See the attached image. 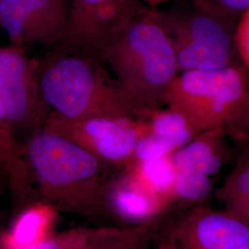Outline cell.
<instances>
[{"label":"cell","mask_w":249,"mask_h":249,"mask_svg":"<svg viewBox=\"0 0 249 249\" xmlns=\"http://www.w3.org/2000/svg\"><path fill=\"white\" fill-rule=\"evenodd\" d=\"M0 102L19 144L43 129L51 113L41 92L38 60L24 47L0 46Z\"/></svg>","instance_id":"8992f818"},{"label":"cell","mask_w":249,"mask_h":249,"mask_svg":"<svg viewBox=\"0 0 249 249\" xmlns=\"http://www.w3.org/2000/svg\"><path fill=\"white\" fill-rule=\"evenodd\" d=\"M178 249H249V225L228 210L196 205L168 232Z\"/></svg>","instance_id":"9c48e42d"},{"label":"cell","mask_w":249,"mask_h":249,"mask_svg":"<svg viewBox=\"0 0 249 249\" xmlns=\"http://www.w3.org/2000/svg\"><path fill=\"white\" fill-rule=\"evenodd\" d=\"M228 135L224 126H218L198 134L192 141L172 155L177 173L211 177L227 160Z\"/></svg>","instance_id":"30bf717a"},{"label":"cell","mask_w":249,"mask_h":249,"mask_svg":"<svg viewBox=\"0 0 249 249\" xmlns=\"http://www.w3.org/2000/svg\"><path fill=\"white\" fill-rule=\"evenodd\" d=\"M165 212L131 226H105L95 236L70 249H150Z\"/></svg>","instance_id":"5bb4252c"},{"label":"cell","mask_w":249,"mask_h":249,"mask_svg":"<svg viewBox=\"0 0 249 249\" xmlns=\"http://www.w3.org/2000/svg\"><path fill=\"white\" fill-rule=\"evenodd\" d=\"M224 128L228 136L249 142V99Z\"/></svg>","instance_id":"44dd1931"},{"label":"cell","mask_w":249,"mask_h":249,"mask_svg":"<svg viewBox=\"0 0 249 249\" xmlns=\"http://www.w3.org/2000/svg\"><path fill=\"white\" fill-rule=\"evenodd\" d=\"M0 184H2V183H1V182H0Z\"/></svg>","instance_id":"83f0119b"},{"label":"cell","mask_w":249,"mask_h":249,"mask_svg":"<svg viewBox=\"0 0 249 249\" xmlns=\"http://www.w3.org/2000/svg\"><path fill=\"white\" fill-rule=\"evenodd\" d=\"M238 217H240L244 222H246L249 225V207Z\"/></svg>","instance_id":"d4e9b609"},{"label":"cell","mask_w":249,"mask_h":249,"mask_svg":"<svg viewBox=\"0 0 249 249\" xmlns=\"http://www.w3.org/2000/svg\"><path fill=\"white\" fill-rule=\"evenodd\" d=\"M249 69L243 64L214 71L181 72L163 96L201 133L224 126L249 99Z\"/></svg>","instance_id":"5b68a950"},{"label":"cell","mask_w":249,"mask_h":249,"mask_svg":"<svg viewBox=\"0 0 249 249\" xmlns=\"http://www.w3.org/2000/svg\"><path fill=\"white\" fill-rule=\"evenodd\" d=\"M56 211L41 200H35L16 216L8 230L0 233V249H25L51 233Z\"/></svg>","instance_id":"7c38bea8"},{"label":"cell","mask_w":249,"mask_h":249,"mask_svg":"<svg viewBox=\"0 0 249 249\" xmlns=\"http://www.w3.org/2000/svg\"><path fill=\"white\" fill-rule=\"evenodd\" d=\"M212 187L210 177L177 173L175 200L196 203L210 194Z\"/></svg>","instance_id":"ac0fdd59"},{"label":"cell","mask_w":249,"mask_h":249,"mask_svg":"<svg viewBox=\"0 0 249 249\" xmlns=\"http://www.w3.org/2000/svg\"><path fill=\"white\" fill-rule=\"evenodd\" d=\"M0 182L18 201L36 200L35 187L26 160L0 102Z\"/></svg>","instance_id":"8fae6325"},{"label":"cell","mask_w":249,"mask_h":249,"mask_svg":"<svg viewBox=\"0 0 249 249\" xmlns=\"http://www.w3.org/2000/svg\"><path fill=\"white\" fill-rule=\"evenodd\" d=\"M144 1H146L148 4H150L151 6H157L159 4H161L163 2H167L170 0H144Z\"/></svg>","instance_id":"484cf974"},{"label":"cell","mask_w":249,"mask_h":249,"mask_svg":"<svg viewBox=\"0 0 249 249\" xmlns=\"http://www.w3.org/2000/svg\"><path fill=\"white\" fill-rule=\"evenodd\" d=\"M123 178L166 207L175 201L177 169L172 155L134 162L124 168Z\"/></svg>","instance_id":"4fadbf2b"},{"label":"cell","mask_w":249,"mask_h":249,"mask_svg":"<svg viewBox=\"0 0 249 249\" xmlns=\"http://www.w3.org/2000/svg\"><path fill=\"white\" fill-rule=\"evenodd\" d=\"M216 196L226 206V210L237 216L249 208V149L237 160L223 185L216 190Z\"/></svg>","instance_id":"e0dca14e"},{"label":"cell","mask_w":249,"mask_h":249,"mask_svg":"<svg viewBox=\"0 0 249 249\" xmlns=\"http://www.w3.org/2000/svg\"><path fill=\"white\" fill-rule=\"evenodd\" d=\"M43 129L78 144L99 160L124 170L132 160L140 139L149 133L146 119L90 117L70 119L50 113Z\"/></svg>","instance_id":"52a82bcc"},{"label":"cell","mask_w":249,"mask_h":249,"mask_svg":"<svg viewBox=\"0 0 249 249\" xmlns=\"http://www.w3.org/2000/svg\"><path fill=\"white\" fill-rule=\"evenodd\" d=\"M112 210L117 221L144 223L165 212L167 207L123 177L116 179L111 191Z\"/></svg>","instance_id":"9a60e30c"},{"label":"cell","mask_w":249,"mask_h":249,"mask_svg":"<svg viewBox=\"0 0 249 249\" xmlns=\"http://www.w3.org/2000/svg\"><path fill=\"white\" fill-rule=\"evenodd\" d=\"M3 218H4V213H3V211H2L1 208H0V223H2Z\"/></svg>","instance_id":"4316f807"},{"label":"cell","mask_w":249,"mask_h":249,"mask_svg":"<svg viewBox=\"0 0 249 249\" xmlns=\"http://www.w3.org/2000/svg\"><path fill=\"white\" fill-rule=\"evenodd\" d=\"M235 44L241 63L249 69V8L242 13L236 24Z\"/></svg>","instance_id":"7402d4cb"},{"label":"cell","mask_w":249,"mask_h":249,"mask_svg":"<svg viewBox=\"0 0 249 249\" xmlns=\"http://www.w3.org/2000/svg\"><path fill=\"white\" fill-rule=\"evenodd\" d=\"M21 147L38 200L96 226L116 225L111 191L116 168L46 129L34 134Z\"/></svg>","instance_id":"6da1fadb"},{"label":"cell","mask_w":249,"mask_h":249,"mask_svg":"<svg viewBox=\"0 0 249 249\" xmlns=\"http://www.w3.org/2000/svg\"><path fill=\"white\" fill-rule=\"evenodd\" d=\"M154 249H178V248L172 237L167 234Z\"/></svg>","instance_id":"cb8c5ba5"},{"label":"cell","mask_w":249,"mask_h":249,"mask_svg":"<svg viewBox=\"0 0 249 249\" xmlns=\"http://www.w3.org/2000/svg\"><path fill=\"white\" fill-rule=\"evenodd\" d=\"M178 59V71L222 70L241 62L233 14L212 0H193L179 12H160Z\"/></svg>","instance_id":"277c9868"},{"label":"cell","mask_w":249,"mask_h":249,"mask_svg":"<svg viewBox=\"0 0 249 249\" xmlns=\"http://www.w3.org/2000/svg\"><path fill=\"white\" fill-rule=\"evenodd\" d=\"M107 66L144 115L163 106L179 74L178 59L160 12L142 7L124 25L88 52Z\"/></svg>","instance_id":"7a4b0ae2"},{"label":"cell","mask_w":249,"mask_h":249,"mask_svg":"<svg viewBox=\"0 0 249 249\" xmlns=\"http://www.w3.org/2000/svg\"><path fill=\"white\" fill-rule=\"evenodd\" d=\"M107 0H71V12H70V23H69V35L66 45L76 36L92 10L97 8L101 4ZM65 45V46H66ZM64 46V47H65Z\"/></svg>","instance_id":"ffe728a7"},{"label":"cell","mask_w":249,"mask_h":249,"mask_svg":"<svg viewBox=\"0 0 249 249\" xmlns=\"http://www.w3.org/2000/svg\"><path fill=\"white\" fill-rule=\"evenodd\" d=\"M38 75L45 103L58 116L144 119L106 65L89 53L67 48L49 50L38 60Z\"/></svg>","instance_id":"3957f363"},{"label":"cell","mask_w":249,"mask_h":249,"mask_svg":"<svg viewBox=\"0 0 249 249\" xmlns=\"http://www.w3.org/2000/svg\"><path fill=\"white\" fill-rule=\"evenodd\" d=\"M145 119L149 125V133L169 140L179 149L200 134L187 117L168 107L151 110Z\"/></svg>","instance_id":"2e32d148"},{"label":"cell","mask_w":249,"mask_h":249,"mask_svg":"<svg viewBox=\"0 0 249 249\" xmlns=\"http://www.w3.org/2000/svg\"><path fill=\"white\" fill-rule=\"evenodd\" d=\"M105 226L92 228H74L59 233L50 234L45 240L25 249H70L80 245L101 232Z\"/></svg>","instance_id":"d6986e66"},{"label":"cell","mask_w":249,"mask_h":249,"mask_svg":"<svg viewBox=\"0 0 249 249\" xmlns=\"http://www.w3.org/2000/svg\"><path fill=\"white\" fill-rule=\"evenodd\" d=\"M70 0H0V28L10 45L62 48L69 35Z\"/></svg>","instance_id":"ba28073f"},{"label":"cell","mask_w":249,"mask_h":249,"mask_svg":"<svg viewBox=\"0 0 249 249\" xmlns=\"http://www.w3.org/2000/svg\"><path fill=\"white\" fill-rule=\"evenodd\" d=\"M217 5L222 7L231 14L243 13L249 8V0H213Z\"/></svg>","instance_id":"603a6c76"}]
</instances>
